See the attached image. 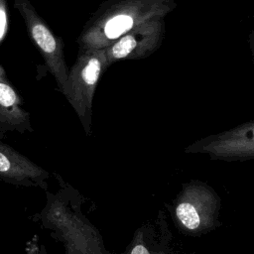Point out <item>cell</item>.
I'll return each instance as SVG.
<instances>
[{
  "mask_svg": "<svg viewBox=\"0 0 254 254\" xmlns=\"http://www.w3.org/2000/svg\"><path fill=\"white\" fill-rule=\"evenodd\" d=\"M107 67L104 49H87L78 50L77 58L68 69L65 97L76 112L86 135H90L94 92Z\"/></svg>",
  "mask_w": 254,
  "mask_h": 254,
  "instance_id": "obj_2",
  "label": "cell"
},
{
  "mask_svg": "<svg viewBox=\"0 0 254 254\" xmlns=\"http://www.w3.org/2000/svg\"><path fill=\"white\" fill-rule=\"evenodd\" d=\"M48 196V203L40 215L41 220L46 227L57 231L63 238L67 254L101 253L96 231L79 217L72 213L70 215L60 197L50 193Z\"/></svg>",
  "mask_w": 254,
  "mask_h": 254,
  "instance_id": "obj_5",
  "label": "cell"
},
{
  "mask_svg": "<svg viewBox=\"0 0 254 254\" xmlns=\"http://www.w3.org/2000/svg\"><path fill=\"white\" fill-rule=\"evenodd\" d=\"M27 254H40V246L38 243V236L35 235L26 245Z\"/></svg>",
  "mask_w": 254,
  "mask_h": 254,
  "instance_id": "obj_12",
  "label": "cell"
},
{
  "mask_svg": "<svg viewBox=\"0 0 254 254\" xmlns=\"http://www.w3.org/2000/svg\"><path fill=\"white\" fill-rule=\"evenodd\" d=\"M40 254H47V252H46V249L42 246V247H40Z\"/></svg>",
  "mask_w": 254,
  "mask_h": 254,
  "instance_id": "obj_13",
  "label": "cell"
},
{
  "mask_svg": "<svg viewBox=\"0 0 254 254\" xmlns=\"http://www.w3.org/2000/svg\"><path fill=\"white\" fill-rule=\"evenodd\" d=\"M128 254H169L166 247L157 246L153 239L147 238L146 230L138 231L132 244L130 245Z\"/></svg>",
  "mask_w": 254,
  "mask_h": 254,
  "instance_id": "obj_10",
  "label": "cell"
},
{
  "mask_svg": "<svg viewBox=\"0 0 254 254\" xmlns=\"http://www.w3.org/2000/svg\"><path fill=\"white\" fill-rule=\"evenodd\" d=\"M14 6L21 14L29 36L42 54L46 65L54 75L58 88L67 93L68 68L64 59V42L49 28L29 0H14Z\"/></svg>",
  "mask_w": 254,
  "mask_h": 254,
  "instance_id": "obj_4",
  "label": "cell"
},
{
  "mask_svg": "<svg viewBox=\"0 0 254 254\" xmlns=\"http://www.w3.org/2000/svg\"><path fill=\"white\" fill-rule=\"evenodd\" d=\"M176 6V0H107L83 26L77 39L78 50L105 49L136 26L153 18H165Z\"/></svg>",
  "mask_w": 254,
  "mask_h": 254,
  "instance_id": "obj_1",
  "label": "cell"
},
{
  "mask_svg": "<svg viewBox=\"0 0 254 254\" xmlns=\"http://www.w3.org/2000/svg\"><path fill=\"white\" fill-rule=\"evenodd\" d=\"M96 254H102V253H96Z\"/></svg>",
  "mask_w": 254,
  "mask_h": 254,
  "instance_id": "obj_14",
  "label": "cell"
},
{
  "mask_svg": "<svg viewBox=\"0 0 254 254\" xmlns=\"http://www.w3.org/2000/svg\"><path fill=\"white\" fill-rule=\"evenodd\" d=\"M165 20L153 18L128 31L104 49L108 67L122 60H141L151 56L165 38Z\"/></svg>",
  "mask_w": 254,
  "mask_h": 254,
  "instance_id": "obj_6",
  "label": "cell"
},
{
  "mask_svg": "<svg viewBox=\"0 0 254 254\" xmlns=\"http://www.w3.org/2000/svg\"><path fill=\"white\" fill-rule=\"evenodd\" d=\"M8 29V11L6 0H0V44L5 38Z\"/></svg>",
  "mask_w": 254,
  "mask_h": 254,
  "instance_id": "obj_11",
  "label": "cell"
},
{
  "mask_svg": "<svg viewBox=\"0 0 254 254\" xmlns=\"http://www.w3.org/2000/svg\"><path fill=\"white\" fill-rule=\"evenodd\" d=\"M219 208L220 198L216 192L201 182H192L185 185L177 195L173 214L182 231L197 235L215 227Z\"/></svg>",
  "mask_w": 254,
  "mask_h": 254,
  "instance_id": "obj_3",
  "label": "cell"
},
{
  "mask_svg": "<svg viewBox=\"0 0 254 254\" xmlns=\"http://www.w3.org/2000/svg\"><path fill=\"white\" fill-rule=\"evenodd\" d=\"M0 123L9 128L26 131L32 130L29 113L23 107V100L6 76L0 65Z\"/></svg>",
  "mask_w": 254,
  "mask_h": 254,
  "instance_id": "obj_9",
  "label": "cell"
},
{
  "mask_svg": "<svg viewBox=\"0 0 254 254\" xmlns=\"http://www.w3.org/2000/svg\"><path fill=\"white\" fill-rule=\"evenodd\" d=\"M254 124L243 123L231 130L196 141L186 152L205 153L212 159L234 161L254 157Z\"/></svg>",
  "mask_w": 254,
  "mask_h": 254,
  "instance_id": "obj_7",
  "label": "cell"
},
{
  "mask_svg": "<svg viewBox=\"0 0 254 254\" xmlns=\"http://www.w3.org/2000/svg\"><path fill=\"white\" fill-rule=\"evenodd\" d=\"M49 173L22 155L14 148L0 141V179L23 187L47 189Z\"/></svg>",
  "mask_w": 254,
  "mask_h": 254,
  "instance_id": "obj_8",
  "label": "cell"
}]
</instances>
